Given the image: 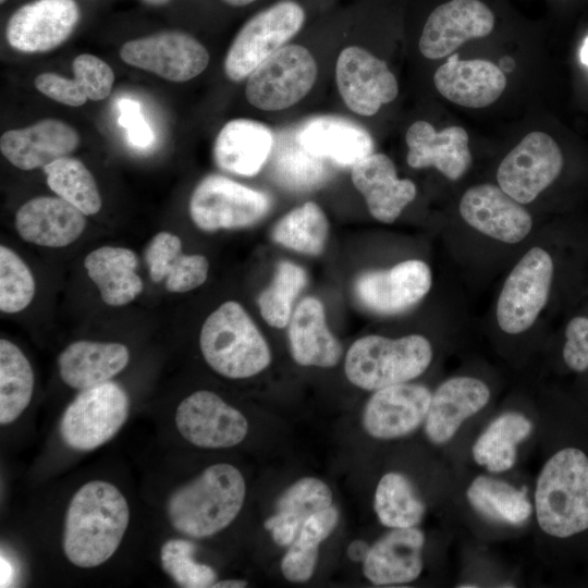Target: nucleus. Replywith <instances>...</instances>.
I'll return each instance as SVG.
<instances>
[{
  "mask_svg": "<svg viewBox=\"0 0 588 588\" xmlns=\"http://www.w3.org/2000/svg\"><path fill=\"white\" fill-rule=\"evenodd\" d=\"M352 182L365 197L370 215L392 223L416 197V185L399 179L393 161L383 154H371L352 167Z\"/></svg>",
  "mask_w": 588,
  "mask_h": 588,
  "instance_id": "5701e85b",
  "label": "nucleus"
},
{
  "mask_svg": "<svg viewBox=\"0 0 588 588\" xmlns=\"http://www.w3.org/2000/svg\"><path fill=\"white\" fill-rule=\"evenodd\" d=\"M494 15L480 0H450L428 16L419 39V50L431 60L452 54L464 42L488 36Z\"/></svg>",
  "mask_w": 588,
  "mask_h": 588,
  "instance_id": "f3484780",
  "label": "nucleus"
},
{
  "mask_svg": "<svg viewBox=\"0 0 588 588\" xmlns=\"http://www.w3.org/2000/svg\"><path fill=\"white\" fill-rule=\"evenodd\" d=\"M562 356L566 366L576 372L588 369V314L573 316L565 326Z\"/></svg>",
  "mask_w": 588,
  "mask_h": 588,
  "instance_id": "49530a36",
  "label": "nucleus"
},
{
  "mask_svg": "<svg viewBox=\"0 0 588 588\" xmlns=\"http://www.w3.org/2000/svg\"><path fill=\"white\" fill-rule=\"evenodd\" d=\"M563 166L558 143L547 133L531 132L501 161L497 180L505 193L525 205L559 177Z\"/></svg>",
  "mask_w": 588,
  "mask_h": 588,
  "instance_id": "9b49d317",
  "label": "nucleus"
},
{
  "mask_svg": "<svg viewBox=\"0 0 588 588\" xmlns=\"http://www.w3.org/2000/svg\"><path fill=\"white\" fill-rule=\"evenodd\" d=\"M174 422L179 433L201 449H228L247 436L248 421L235 407L208 390L195 391L177 405Z\"/></svg>",
  "mask_w": 588,
  "mask_h": 588,
  "instance_id": "ddd939ff",
  "label": "nucleus"
},
{
  "mask_svg": "<svg viewBox=\"0 0 588 588\" xmlns=\"http://www.w3.org/2000/svg\"><path fill=\"white\" fill-rule=\"evenodd\" d=\"M373 509L380 523L392 529L415 527L425 514V504L411 481L395 471L379 480Z\"/></svg>",
  "mask_w": 588,
  "mask_h": 588,
  "instance_id": "4c0bfd02",
  "label": "nucleus"
},
{
  "mask_svg": "<svg viewBox=\"0 0 588 588\" xmlns=\"http://www.w3.org/2000/svg\"><path fill=\"white\" fill-rule=\"evenodd\" d=\"M4 1H7V0H0L1 3H3Z\"/></svg>",
  "mask_w": 588,
  "mask_h": 588,
  "instance_id": "052dcab7",
  "label": "nucleus"
},
{
  "mask_svg": "<svg viewBox=\"0 0 588 588\" xmlns=\"http://www.w3.org/2000/svg\"><path fill=\"white\" fill-rule=\"evenodd\" d=\"M326 159L305 149L296 139L282 140L274 151L271 174L286 189L309 191L328 177Z\"/></svg>",
  "mask_w": 588,
  "mask_h": 588,
  "instance_id": "ea45409f",
  "label": "nucleus"
},
{
  "mask_svg": "<svg viewBox=\"0 0 588 588\" xmlns=\"http://www.w3.org/2000/svg\"><path fill=\"white\" fill-rule=\"evenodd\" d=\"M580 60L585 65H588V37L585 39L580 50Z\"/></svg>",
  "mask_w": 588,
  "mask_h": 588,
  "instance_id": "6e6d98bb",
  "label": "nucleus"
},
{
  "mask_svg": "<svg viewBox=\"0 0 588 588\" xmlns=\"http://www.w3.org/2000/svg\"><path fill=\"white\" fill-rule=\"evenodd\" d=\"M270 208L268 194L218 174L208 175L197 184L188 205L193 222L206 232L250 226Z\"/></svg>",
  "mask_w": 588,
  "mask_h": 588,
  "instance_id": "1a4fd4ad",
  "label": "nucleus"
},
{
  "mask_svg": "<svg viewBox=\"0 0 588 588\" xmlns=\"http://www.w3.org/2000/svg\"><path fill=\"white\" fill-rule=\"evenodd\" d=\"M329 222L322 209L314 201L291 210L271 231L272 240L305 255H320L327 243Z\"/></svg>",
  "mask_w": 588,
  "mask_h": 588,
  "instance_id": "e433bc0d",
  "label": "nucleus"
},
{
  "mask_svg": "<svg viewBox=\"0 0 588 588\" xmlns=\"http://www.w3.org/2000/svg\"><path fill=\"white\" fill-rule=\"evenodd\" d=\"M272 148L273 135L267 125L235 119L220 130L213 145V157L222 170L253 176L261 170Z\"/></svg>",
  "mask_w": 588,
  "mask_h": 588,
  "instance_id": "c756f323",
  "label": "nucleus"
},
{
  "mask_svg": "<svg viewBox=\"0 0 588 588\" xmlns=\"http://www.w3.org/2000/svg\"><path fill=\"white\" fill-rule=\"evenodd\" d=\"M35 385L32 365L17 345L0 340V424L15 421L30 403Z\"/></svg>",
  "mask_w": 588,
  "mask_h": 588,
  "instance_id": "72a5a7b5",
  "label": "nucleus"
},
{
  "mask_svg": "<svg viewBox=\"0 0 588 588\" xmlns=\"http://www.w3.org/2000/svg\"><path fill=\"white\" fill-rule=\"evenodd\" d=\"M540 528L556 538L588 529V457L576 449L556 452L542 467L535 491Z\"/></svg>",
  "mask_w": 588,
  "mask_h": 588,
  "instance_id": "7ed1b4c3",
  "label": "nucleus"
},
{
  "mask_svg": "<svg viewBox=\"0 0 588 588\" xmlns=\"http://www.w3.org/2000/svg\"><path fill=\"white\" fill-rule=\"evenodd\" d=\"M246 497L241 470L217 463L169 495L166 513L171 526L189 538L211 537L225 529L238 515Z\"/></svg>",
  "mask_w": 588,
  "mask_h": 588,
  "instance_id": "f03ea898",
  "label": "nucleus"
},
{
  "mask_svg": "<svg viewBox=\"0 0 588 588\" xmlns=\"http://www.w3.org/2000/svg\"><path fill=\"white\" fill-rule=\"evenodd\" d=\"M329 486L315 477H305L290 486L277 501V512L266 519L265 528L280 547L290 546L305 520L332 505Z\"/></svg>",
  "mask_w": 588,
  "mask_h": 588,
  "instance_id": "2f4dec72",
  "label": "nucleus"
},
{
  "mask_svg": "<svg viewBox=\"0 0 588 588\" xmlns=\"http://www.w3.org/2000/svg\"><path fill=\"white\" fill-rule=\"evenodd\" d=\"M72 70L73 78L88 99L98 101L110 95L114 73L100 58L88 53L79 54L74 59Z\"/></svg>",
  "mask_w": 588,
  "mask_h": 588,
  "instance_id": "c03bdc74",
  "label": "nucleus"
},
{
  "mask_svg": "<svg viewBox=\"0 0 588 588\" xmlns=\"http://www.w3.org/2000/svg\"><path fill=\"white\" fill-rule=\"evenodd\" d=\"M130 362V351L119 342L79 340L69 344L58 356L61 380L82 391L110 381Z\"/></svg>",
  "mask_w": 588,
  "mask_h": 588,
  "instance_id": "bb28decb",
  "label": "nucleus"
},
{
  "mask_svg": "<svg viewBox=\"0 0 588 588\" xmlns=\"http://www.w3.org/2000/svg\"><path fill=\"white\" fill-rule=\"evenodd\" d=\"M128 413L127 392L110 380L79 391L62 414L60 436L72 450L93 451L121 430Z\"/></svg>",
  "mask_w": 588,
  "mask_h": 588,
  "instance_id": "423d86ee",
  "label": "nucleus"
},
{
  "mask_svg": "<svg viewBox=\"0 0 588 588\" xmlns=\"http://www.w3.org/2000/svg\"><path fill=\"white\" fill-rule=\"evenodd\" d=\"M431 284L429 266L411 259L387 270L362 273L355 280L354 292L366 309L379 315H396L420 302Z\"/></svg>",
  "mask_w": 588,
  "mask_h": 588,
  "instance_id": "2eb2a0df",
  "label": "nucleus"
},
{
  "mask_svg": "<svg viewBox=\"0 0 588 588\" xmlns=\"http://www.w3.org/2000/svg\"><path fill=\"white\" fill-rule=\"evenodd\" d=\"M34 84L39 93L62 105L79 107L88 100L74 78L41 73L36 76Z\"/></svg>",
  "mask_w": 588,
  "mask_h": 588,
  "instance_id": "8fccbe9b",
  "label": "nucleus"
},
{
  "mask_svg": "<svg viewBox=\"0 0 588 588\" xmlns=\"http://www.w3.org/2000/svg\"><path fill=\"white\" fill-rule=\"evenodd\" d=\"M35 280L25 261L11 248L0 246V310L16 314L25 309L35 295Z\"/></svg>",
  "mask_w": 588,
  "mask_h": 588,
  "instance_id": "37998d69",
  "label": "nucleus"
},
{
  "mask_svg": "<svg viewBox=\"0 0 588 588\" xmlns=\"http://www.w3.org/2000/svg\"><path fill=\"white\" fill-rule=\"evenodd\" d=\"M130 523L125 495L112 482L94 479L69 501L62 531L66 560L79 568L105 564L119 549Z\"/></svg>",
  "mask_w": 588,
  "mask_h": 588,
  "instance_id": "f257e3e1",
  "label": "nucleus"
},
{
  "mask_svg": "<svg viewBox=\"0 0 588 588\" xmlns=\"http://www.w3.org/2000/svg\"><path fill=\"white\" fill-rule=\"evenodd\" d=\"M407 163L415 169L434 167L452 181L461 179L471 163L467 132L449 126L440 132L426 121L413 123L405 135Z\"/></svg>",
  "mask_w": 588,
  "mask_h": 588,
  "instance_id": "b1692460",
  "label": "nucleus"
},
{
  "mask_svg": "<svg viewBox=\"0 0 588 588\" xmlns=\"http://www.w3.org/2000/svg\"><path fill=\"white\" fill-rule=\"evenodd\" d=\"M431 359V344L422 335L389 339L371 334L356 340L350 346L344 371L354 385L377 391L419 377Z\"/></svg>",
  "mask_w": 588,
  "mask_h": 588,
  "instance_id": "39448f33",
  "label": "nucleus"
},
{
  "mask_svg": "<svg viewBox=\"0 0 588 588\" xmlns=\"http://www.w3.org/2000/svg\"><path fill=\"white\" fill-rule=\"evenodd\" d=\"M317 78V63L303 46L286 45L262 61L248 76L245 95L266 110L286 109L302 100Z\"/></svg>",
  "mask_w": 588,
  "mask_h": 588,
  "instance_id": "6e6552de",
  "label": "nucleus"
},
{
  "mask_svg": "<svg viewBox=\"0 0 588 588\" xmlns=\"http://www.w3.org/2000/svg\"><path fill=\"white\" fill-rule=\"evenodd\" d=\"M370 547L364 540H354L347 547V556L355 562H362L368 554Z\"/></svg>",
  "mask_w": 588,
  "mask_h": 588,
  "instance_id": "3c124183",
  "label": "nucleus"
},
{
  "mask_svg": "<svg viewBox=\"0 0 588 588\" xmlns=\"http://www.w3.org/2000/svg\"><path fill=\"white\" fill-rule=\"evenodd\" d=\"M182 253V242L171 232H158L148 243L144 259L148 266L149 275L156 283L166 279L173 259Z\"/></svg>",
  "mask_w": 588,
  "mask_h": 588,
  "instance_id": "de8ad7c7",
  "label": "nucleus"
},
{
  "mask_svg": "<svg viewBox=\"0 0 588 588\" xmlns=\"http://www.w3.org/2000/svg\"><path fill=\"white\" fill-rule=\"evenodd\" d=\"M297 142L311 154L339 166H354L373 151V140L362 126L336 117H317L295 133Z\"/></svg>",
  "mask_w": 588,
  "mask_h": 588,
  "instance_id": "cd10ccee",
  "label": "nucleus"
},
{
  "mask_svg": "<svg viewBox=\"0 0 588 588\" xmlns=\"http://www.w3.org/2000/svg\"><path fill=\"white\" fill-rule=\"evenodd\" d=\"M248 583L243 579H224L216 580L212 584V588H244L247 587Z\"/></svg>",
  "mask_w": 588,
  "mask_h": 588,
  "instance_id": "864d4df0",
  "label": "nucleus"
},
{
  "mask_svg": "<svg viewBox=\"0 0 588 588\" xmlns=\"http://www.w3.org/2000/svg\"><path fill=\"white\" fill-rule=\"evenodd\" d=\"M78 144V133L57 119H44L24 128L10 130L0 138V149L5 159L25 171L44 168L69 156Z\"/></svg>",
  "mask_w": 588,
  "mask_h": 588,
  "instance_id": "aec40b11",
  "label": "nucleus"
},
{
  "mask_svg": "<svg viewBox=\"0 0 588 588\" xmlns=\"http://www.w3.org/2000/svg\"><path fill=\"white\" fill-rule=\"evenodd\" d=\"M467 499L485 517L510 525H522L532 511L525 489L517 490L507 482L486 476L473 480Z\"/></svg>",
  "mask_w": 588,
  "mask_h": 588,
  "instance_id": "c9c22d12",
  "label": "nucleus"
},
{
  "mask_svg": "<svg viewBox=\"0 0 588 588\" xmlns=\"http://www.w3.org/2000/svg\"><path fill=\"white\" fill-rule=\"evenodd\" d=\"M305 11L294 0H281L252 16L233 39L224 60L233 82L248 77L268 57L282 48L303 27Z\"/></svg>",
  "mask_w": 588,
  "mask_h": 588,
  "instance_id": "0eeeda50",
  "label": "nucleus"
},
{
  "mask_svg": "<svg viewBox=\"0 0 588 588\" xmlns=\"http://www.w3.org/2000/svg\"><path fill=\"white\" fill-rule=\"evenodd\" d=\"M437 90L448 100L466 108H483L502 95L505 74L498 64L483 59L461 60L454 53L433 75Z\"/></svg>",
  "mask_w": 588,
  "mask_h": 588,
  "instance_id": "4be33fe9",
  "label": "nucleus"
},
{
  "mask_svg": "<svg viewBox=\"0 0 588 588\" xmlns=\"http://www.w3.org/2000/svg\"><path fill=\"white\" fill-rule=\"evenodd\" d=\"M222 1L232 7H245L247 4L253 3L256 0H222Z\"/></svg>",
  "mask_w": 588,
  "mask_h": 588,
  "instance_id": "4d7b16f0",
  "label": "nucleus"
},
{
  "mask_svg": "<svg viewBox=\"0 0 588 588\" xmlns=\"http://www.w3.org/2000/svg\"><path fill=\"white\" fill-rule=\"evenodd\" d=\"M209 270L208 259L199 254L180 253L171 262L166 275V289L172 293H184L200 286Z\"/></svg>",
  "mask_w": 588,
  "mask_h": 588,
  "instance_id": "a18cd8bd",
  "label": "nucleus"
},
{
  "mask_svg": "<svg viewBox=\"0 0 588 588\" xmlns=\"http://www.w3.org/2000/svg\"><path fill=\"white\" fill-rule=\"evenodd\" d=\"M498 66L504 74H509L515 69V61L512 57L504 56L499 60Z\"/></svg>",
  "mask_w": 588,
  "mask_h": 588,
  "instance_id": "5fc2aeb1",
  "label": "nucleus"
},
{
  "mask_svg": "<svg viewBox=\"0 0 588 588\" xmlns=\"http://www.w3.org/2000/svg\"><path fill=\"white\" fill-rule=\"evenodd\" d=\"M460 213L475 230L509 244L523 241L532 228L523 204L490 183L469 187L461 198Z\"/></svg>",
  "mask_w": 588,
  "mask_h": 588,
  "instance_id": "a211bd4d",
  "label": "nucleus"
},
{
  "mask_svg": "<svg viewBox=\"0 0 588 588\" xmlns=\"http://www.w3.org/2000/svg\"><path fill=\"white\" fill-rule=\"evenodd\" d=\"M489 397V388L476 378L454 377L442 382L431 397L425 419L426 436L436 444L448 442L462 422L479 412Z\"/></svg>",
  "mask_w": 588,
  "mask_h": 588,
  "instance_id": "a878e982",
  "label": "nucleus"
},
{
  "mask_svg": "<svg viewBox=\"0 0 588 588\" xmlns=\"http://www.w3.org/2000/svg\"><path fill=\"white\" fill-rule=\"evenodd\" d=\"M195 544L182 538L164 541L160 549L161 567L183 588H208L218 580L216 571L194 559Z\"/></svg>",
  "mask_w": 588,
  "mask_h": 588,
  "instance_id": "79ce46f5",
  "label": "nucleus"
},
{
  "mask_svg": "<svg viewBox=\"0 0 588 588\" xmlns=\"http://www.w3.org/2000/svg\"><path fill=\"white\" fill-rule=\"evenodd\" d=\"M138 259L125 247L101 246L84 259L89 279L96 284L101 299L109 306H124L134 301L144 284L136 273Z\"/></svg>",
  "mask_w": 588,
  "mask_h": 588,
  "instance_id": "7c9ffc66",
  "label": "nucleus"
},
{
  "mask_svg": "<svg viewBox=\"0 0 588 588\" xmlns=\"http://www.w3.org/2000/svg\"><path fill=\"white\" fill-rule=\"evenodd\" d=\"M554 261L541 247L529 249L507 275L497 304L502 331L518 334L529 329L546 306L554 277Z\"/></svg>",
  "mask_w": 588,
  "mask_h": 588,
  "instance_id": "9d476101",
  "label": "nucleus"
},
{
  "mask_svg": "<svg viewBox=\"0 0 588 588\" xmlns=\"http://www.w3.org/2000/svg\"><path fill=\"white\" fill-rule=\"evenodd\" d=\"M432 394L421 384L399 383L379 389L366 403L362 422L376 439L404 437L426 419Z\"/></svg>",
  "mask_w": 588,
  "mask_h": 588,
  "instance_id": "6ab92c4d",
  "label": "nucleus"
},
{
  "mask_svg": "<svg viewBox=\"0 0 588 588\" xmlns=\"http://www.w3.org/2000/svg\"><path fill=\"white\" fill-rule=\"evenodd\" d=\"M532 430V424L522 414L509 412L495 418L473 446L477 464L491 473L506 471L516 460V446Z\"/></svg>",
  "mask_w": 588,
  "mask_h": 588,
  "instance_id": "473e14b6",
  "label": "nucleus"
},
{
  "mask_svg": "<svg viewBox=\"0 0 588 588\" xmlns=\"http://www.w3.org/2000/svg\"><path fill=\"white\" fill-rule=\"evenodd\" d=\"M15 229L26 242L46 247H65L86 228V215L61 197L38 196L15 213Z\"/></svg>",
  "mask_w": 588,
  "mask_h": 588,
  "instance_id": "412c9836",
  "label": "nucleus"
},
{
  "mask_svg": "<svg viewBox=\"0 0 588 588\" xmlns=\"http://www.w3.org/2000/svg\"><path fill=\"white\" fill-rule=\"evenodd\" d=\"M199 346L209 367L230 379L253 377L271 363L267 341L243 306L234 301L221 304L207 317Z\"/></svg>",
  "mask_w": 588,
  "mask_h": 588,
  "instance_id": "20e7f679",
  "label": "nucleus"
},
{
  "mask_svg": "<svg viewBox=\"0 0 588 588\" xmlns=\"http://www.w3.org/2000/svg\"><path fill=\"white\" fill-rule=\"evenodd\" d=\"M338 522L339 511L333 505L305 520L281 561V572L286 580L305 583L311 578L318 561L319 546L332 534Z\"/></svg>",
  "mask_w": 588,
  "mask_h": 588,
  "instance_id": "f704fd0d",
  "label": "nucleus"
},
{
  "mask_svg": "<svg viewBox=\"0 0 588 588\" xmlns=\"http://www.w3.org/2000/svg\"><path fill=\"white\" fill-rule=\"evenodd\" d=\"M79 20L74 0H34L20 7L9 19L5 37L22 52H46L59 47Z\"/></svg>",
  "mask_w": 588,
  "mask_h": 588,
  "instance_id": "dca6fc26",
  "label": "nucleus"
},
{
  "mask_svg": "<svg viewBox=\"0 0 588 588\" xmlns=\"http://www.w3.org/2000/svg\"><path fill=\"white\" fill-rule=\"evenodd\" d=\"M44 172L50 189L86 216L101 209V196L95 177L86 166L73 157H62L45 166Z\"/></svg>",
  "mask_w": 588,
  "mask_h": 588,
  "instance_id": "58836bf2",
  "label": "nucleus"
},
{
  "mask_svg": "<svg viewBox=\"0 0 588 588\" xmlns=\"http://www.w3.org/2000/svg\"><path fill=\"white\" fill-rule=\"evenodd\" d=\"M307 282L305 270L287 260L278 262L273 279L258 297L264 320L273 328L282 329L290 323L292 306Z\"/></svg>",
  "mask_w": 588,
  "mask_h": 588,
  "instance_id": "a19ab883",
  "label": "nucleus"
},
{
  "mask_svg": "<svg viewBox=\"0 0 588 588\" xmlns=\"http://www.w3.org/2000/svg\"><path fill=\"white\" fill-rule=\"evenodd\" d=\"M118 123L126 130L128 143L137 148L149 147L155 140V135L142 115L139 102L122 98L118 101Z\"/></svg>",
  "mask_w": 588,
  "mask_h": 588,
  "instance_id": "09e8293b",
  "label": "nucleus"
},
{
  "mask_svg": "<svg viewBox=\"0 0 588 588\" xmlns=\"http://www.w3.org/2000/svg\"><path fill=\"white\" fill-rule=\"evenodd\" d=\"M150 5H162L168 3L170 0H142Z\"/></svg>",
  "mask_w": 588,
  "mask_h": 588,
  "instance_id": "13d9d810",
  "label": "nucleus"
},
{
  "mask_svg": "<svg viewBox=\"0 0 588 588\" xmlns=\"http://www.w3.org/2000/svg\"><path fill=\"white\" fill-rule=\"evenodd\" d=\"M335 79L345 105L359 115L376 114L399 93L397 81L387 63L357 46H350L339 54Z\"/></svg>",
  "mask_w": 588,
  "mask_h": 588,
  "instance_id": "4468645a",
  "label": "nucleus"
},
{
  "mask_svg": "<svg viewBox=\"0 0 588 588\" xmlns=\"http://www.w3.org/2000/svg\"><path fill=\"white\" fill-rule=\"evenodd\" d=\"M287 335L291 355L301 366L330 368L342 356V345L329 330L323 305L316 297H305L296 306Z\"/></svg>",
  "mask_w": 588,
  "mask_h": 588,
  "instance_id": "c85d7f7f",
  "label": "nucleus"
},
{
  "mask_svg": "<svg viewBox=\"0 0 588 588\" xmlns=\"http://www.w3.org/2000/svg\"><path fill=\"white\" fill-rule=\"evenodd\" d=\"M424 544L421 530L415 527L394 528L370 547L363 561L365 577L375 585L414 581L422 569Z\"/></svg>",
  "mask_w": 588,
  "mask_h": 588,
  "instance_id": "393cba45",
  "label": "nucleus"
},
{
  "mask_svg": "<svg viewBox=\"0 0 588 588\" xmlns=\"http://www.w3.org/2000/svg\"><path fill=\"white\" fill-rule=\"evenodd\" d=\"M460 587L463 588V587H477V586H475V585H461Z\"/></svg>",
  "mask_w": 588,
  "mask_h": 588,
  "instance_id": "bf43d9fd",
  "label": "nucleus"
},
{
  "mask_svg": "<svg viewBox=\"0 0 588 588\" xmlns=\"http://www.w3.org/2000/svg\"><path fill=\"white\" fill-rule=\"evenodd\" d=\"M120 57L132 66L171 82L189 81L209 63L205 46L180 30L160 32L126 41L120 49Z\"/></svg>",
  "mask_w": 588,
  "mask_h": 588,
  "instance_id": "f8f14e48",
  "label": "nucleus"
},
{
  "mask_svg": "<svg viewBox=\"0 0 588 588\" xmlns=\"http://www.w3.org/2000/svg\"><path fill=\"white\" fill-rule=\"evenodd\" d=\"M13 577L12 564L5 556H1V587H7Z\"/></svg>",
  "mask_w": 588,
  "mask_h": 588,
  "instance_id": "603ef678",
  "label": "nucleus"
}]
</instances>
